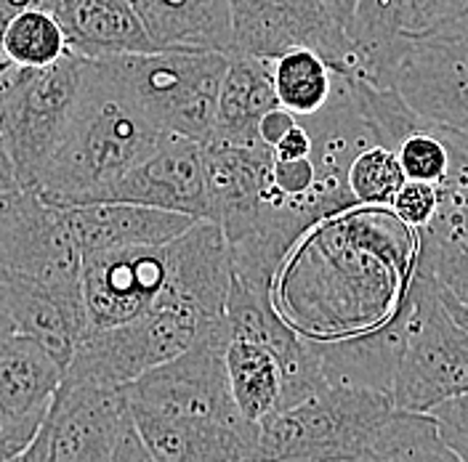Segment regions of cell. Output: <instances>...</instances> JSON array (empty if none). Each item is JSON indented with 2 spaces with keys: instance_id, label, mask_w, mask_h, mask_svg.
I'll use <instances>...</instances> for the list:
<instances>
[{
  "instance_id": "1",
  "label": "cell",
  "mask_w": 468,
  "mask_h": 462,
  "mask_svg": "<svg viewBox=\"0 0 468 462\" xmlns=\"http://www.w3.org/2000/svg\"><path fill=\"white\" fill-rule=\"evenodd\" d=\"M420 258V234L391 207H351L306 231L282 260L271 298L309 341L380 327L397 311Z\"/></svg>"
},
{
  "instance_id": "2",
  "label": "cell",
  "mask_w": 468,
  "mask_h": 462,
  "mask_svg": "<svg viewBox=\"0 0 468 462\" xmlns=\"http://www.w3.org/2000/svg\"><path fill=\"white\" fill-rule=\"evenodd\" d=\"M165 139L104 58H83L75 112L35 192L57 205L93 203Z\"/></svg>"
},
{
  "instance_id": "3",
  "label": "cell",
  "mask_w": 468,
  "mask_h": 462,
  "mask_svg": "<svg viewBox=\"0 0 468 462\" xmlns=\"http://www.w3.org/2000/svg\"><path fill=\"white\" fill-rule=\"evenodd\" d=\"M397 406L388 394L356 385H324L309 399L259 423L256 460L359 462L378 441Z\"/></svg>"
},
{
  "instance_id": "4",
  "label": "cell",
  "mask_w": 468,
  "mask_h": 462,
  "mask_svg": "<svg viewBox=\"0 0 468 462\" xmlns=\"http://www.w3.org/2000/svg\"><path fill=\"white\" fill-rule=\"evenodd\" d=\"M203 341L229 343L227 319H207L178 300L160 298L146 314L125 324L86 330L61 383L128 385Z\"/></svg>"
},
{
  "instance_id": "5",
  "label": "cell",
  "mask_w": 468,
  "mask_h": 462,
  "mask_svg": "<svg viewBox=\"0 0 468 462\" xmlns=\"http://www.w3.org/2000/svg\"><path fill=\"white\" fill-rule=\"evenodd\" d=\"M410 292L408 338L388 396L402 412L431 415L439 404L468 394V332L447 311L423 245Z\"/></svg>"
},
{
  "instance_id": "6",
  "label": "cell",
  "mask_w": 468,
  "mask_h": 462,
  "mask_svg": "<svg viewBox=\"0 0 468 462\" xmlns=\"http://www.w3.org/2000/svg\"><path fill=\"white\" fill-rule=\"evenodd\" d=\"M149 120L165 133L205 144L213 136L218 90L229 54L203 48H154L104 58Z\"/></svg>"
},
{
  "instance_id": "7",
  "label": "cell",
  "mask_w": 468,
  "mask_h": 462,
  "mask_svg": "<svg viewBox=\"0 0 468 462\" xmlns=\"http://www.w3.org/2000/svg\"><path fill=\"white\" fill-rule=\"evenodd\" d=\"M83 80V57L67 54L43 69H19L0 104V142L5 146L22 189L37 175L64 139Z\"/></svg>"
},
{
  "instance_id": "8",
  "label": "cell",
  "mask_w": 468,
  "mask_h": 462,
  "mask_svg": "<svg viewBox=\"0 0 468 462\" xmlns=\"http://www.w3.org/2000/svg\"><path fill=\"white\" fill-rule=\"evenodd\" d=\"M0 277L54 289H83V253L67 213L35 189L8 194L0 224Z\"/></svg>"
},
{
  "instance_id": "9",
  "label": "cell",
  "mask_w": 468,
  "mask_h": 462,
  "mask_svg": "<svg viewBox=\"0 0 468 462\" xmlns=\"http://www.w3.org/2000/svg\"><path fill=\"white\" fill-rule=\"evenodd\" d=\"M227 343L203 341L125 385L128 406L176 420L253 425L234 404L224 364Z\"/></svg>"
},
{
  "instance_id": "10",
  "label": "cell",
  "mask_w": 468,
  "mask_h": 462,
  "mask_svg": "<svg viewBox=\"0 0 468 462\" xmlns=\"http://www.w3.org/2000/svg\"><path fill=\"white\" fill-rule=\"evenodd\" d=\"M232 54L274 58L291 48H312L335 75H354L349 32L322 0H229Z\"/></svg>"
},
{
  "instance_id": "11",
  "label": "cell",
  "mask_w": 468,
  "mask_h": 462,
  "mask_svg": "<svg viewBox=\"0 0 468 462\" xmlns=\"http://www.w3.org/2000/svg\"><path fill=\"white\" fill-rule=\"evenodd\" d=\"M168 289V247L136 245L83 258L88 330H107L146 314Z\"/></svg>"
},
{
  "instance_id": "12",
  "label": "cell",
  "mask_w": 468,
  "mask_h": 462,
  "mask_svg": "<svg viewBox=\"0 0 468 462\" xmlns=\"http://www.w3.org/2000/svg\"><path fill=\"white\" fill-rule=\"evenodd\" d=\"M131 417L125 385L61 383L40 425L51 462H110Z\"/></svg>"
},
{
  "instance_id": "13",
  "label": "cell",
  "mask_w": 468,
  "mask_h": 462,
  "mask_svg": "<svg viewBox=\"0 0 468 462\" xmlns=\"http://www.w3.org/2000/svg\"><path fill=\"white\" fill-rule=\"evenodd\" d=\"M394 88L415 115L468 142V40L410 37Z\"/></svg>"
},
{
  "instance_id": "14",
  "label": "cell",
  "mask_w": 468,
  "mask_h": 462,
  "mask_svg": "<svg viewBox=\"0 0 468 462\" xmlns=\"http://www.w3.org/2000/svg\"><path fill=\"white\" fill-rule=\"evenodd\" d=\"M93 203H133L207 218L205 152L200 142L165 133L142 163L115 178Z\"/></svg>"
},
{
  "instance_id": "15",
  "label": "cell",
  "mask_w": 468,
  "mask_h": 462,
  "mask_svg": "<svg viewBox=\"0 0 468 462\" xmlns=\"http://www.w3.org/2000/svg\"><path fill=\"white\" fill-rule=\"evenodd\" d=\"M205 184L210 221H216L227 242H239L256 229L269 200L271 160L274 152L263 142L259 144H227L205 142Z\"/></svg>"
},
{
  "instance_id": "16",
  "label": "cell",
  "mask_w": 468,
  "mask_h": 462,
  "mask_svg": "<svg viewBox=\"0 0 468 462\" xmlns=\"http://www.w3.org/2000/svg\"><path fill=\"white\" fill-rule=\"evenodd\" d=\"M412 292H405L397 311L376 330L356 332L338 341H312L320 356L322 375L327 385H356L391 394L397 364L405 348L410 327Z\"/></svg>"
},
{
  "instance_id": "17",
  "label": "cell",
  "mask_w": 468,
  "mask_h": 462,
  "mask_svg": "<svg viewBox=\"0 0 468 462\" xmlns=\"http://www.w3.org/2000/svg\"><path fill=\"white\" fill-rule=\"evenodd\" d=\"M0 298L14 330L37 341L67 367L88 330L83 289H54L0 277Z\"/></svg>"
},
{
  "instance_id": "18",
  "label": "cell",
  "mask_w": 468,
  "mask_h": 462,
  "mask_svg": "<svg viewBox=\"0 0 468 462\" xmlns=\"http://www.w3.org/2000/svg\"><path fill=\"white\" fill-rule=\"evenodd\" d=\"M61 207L83 258L90 253L120 247L165 245L197 221L184 213L133 203H86Z\"/></svg>"
},
{
  "instance_id": "19",
  "label": "cell",
  "mask_w": 468,
  "mask_h": 462,
  "mask_svg": "<svg viewBox=\"0 0 468 462\" xmlns=\"http://www.w3.org/2000/svg\"><path fill=\"white\" fill-rule=\"evenodd\" d=\"M133 423L160 462H250L256 460L259 425H218L176 420L131 409Z\"/></svg>"
},
{
  "instance_id": "20",
  "label": "cell",
  "mask_w": 468,
  "mask_h": 462,
  "mask_svg": "<svg viewBox=\"0 0 468 462\" xmlns=\"http://www.w3.org/2000/svg\"><path fill=\"white\" fill-rule=\"evenodd\" d=\"M51 11L78 57L112 58L157 48L128 0H54Z\"/></svg>"
},
{
  "instance_id": "21",
  "label": "cell",
  "mask_w": 468,
  "mask_h": 462,
  "mask_svg": "<svg viewBox=\"0 0 468 462\" xmlns=\"http://www.w3.org/2000/svg\"><path fill=\"white\" fill-rule=\"evenodd\" d=\"M64 367L22 332L0 338V425L43 423Z\"/></svg>"
},
{
  "instance_id": "22",
  "label": "cell",
  "mask_w": 468,
  "mask_h": 462,
  "mask_svg": "<svg viewBox=\"0 0 468 462\" xmlns=\"http://www.w3.org/2000/svg\"><path fill=\"white\" fill-rule=\"evenodd\" d=\"M133 11L157 48L232 54L229 0H139Z\"/></svg>"
},
{
  "instance_id": "23",
  "label": "cell",
  "mask_w": 468,
  "mask_h": 462,
  "mask_svg": "<svg viewBox=\"0 0 468 462\" xmlns=\"http://www.w3.org/2000/svg\"><path fill=\"white\" fill-rule=\"evenodd\" d=\"M274 107H280V101L271 80V58L229 54L210 139L227 144H259V122Z\"/></svg>"
},
{
  "instance_id": "24",
  "label": "cell",
  "mask_w": 468,
  "mask_h": 462,
  "mask_svg": "<svg viewBox=\"0 0 468 462\" xmlns=\"http://www.w3.org/2000/svg\"><path fill=\"white\" fill-rule=\"evenodd\" d=\"M410 0H356L349 37L359 78L376 86H394L397 67L405 57L410 37L405 35Z\"/></svg>"
},
{
  "instance_id": "25",
  "label": "cell",
  "mask_w": 468,
  "mask_h": 462,
  "mask_svg": "<svg viewBox=\"0 0 468 462\" xmlns=\"http://www.w3.org/2000/svg\"><path fill=\"white\" fill-rule=\"evenodd\" d=\"M224 364L234 404L248 423L259 425L282 406V367L274 351L232 338L224 348Z\"/></svg>"
},
{
  "instance_id": "26",
  "label": "cell",
  "mask_w": 468,
  "mask_h": 462,
  "mask_svg": "<svg viewBox=\"0 0 468 462\" xmlns=\"http://www.w3.org/2000/svg\"><path fill=\"white\" fill-rule=\"evenodd\" d=\"M271 80L280 107L295 117L317 115L335 90V72L312 48H291L271 58Z\"/></svg>"
},
{
  "instance_id": "27",
  "label": "cell",
  "mask_w": 468,
  "mask_h": 462,
  "mask_svg": "<svg viewBox=\"0 0 468 462\" xmlns=\"http://www.w3.org/2000/svg\"><path fill=\"white\" fill-rule=\"evenodd\" d=\"M0 51L11 64L22 67V69H43L57 64L58 58H64L69 51L64 29L58 25L57 14L48 8H22L16 11L0 37Z\"/></svg>"
},
{
  "instance_id": "28",
  "label": "cell",
  "mask_w": 468,
  "mask_h": 462,
  "mask_svg": "<svg viewBox=\"0 0 468 462\" xmlns=\"http://www.w3.org/2000/svg\"><path fill=\"white\" fill-rule=\"evenodd\" d=\"M359 462H463L441 438L431 415L397 409Z\"/></svg>"
},
{
  "instance_id": "29",
  "label": "cell",
  "mask_w": 468,
  "mask_h": 462,
  "mask_svg": "<svg viewBox=\"0 0 468 462\" xmlns=\"http://www.w3.org/2000/svg\"><path fill=\"white\" fill-rule=\"evenodd\" d=\"M463 144V139L441 131L437 125L426 122L423 117L415 120L405 128V133L391 144L399 165L408 178L415 181H431L441 186L455 165V154Z\"/></svg>"
},
{
  "instance_id": "30",
  "label": "cell",
  "mask_w": 468,
  "mask_h": 462,
  "mask_svg": "<svg viewBox=\"0 0 468 462\" xmlns=\"http://www.w3.org/2000/svg\"><path fill=\"white\" fill-rule=\"evenodd\" d=\"M346 181L356 207H388L402 184L408 181V175L391 146L370 142L354 154Z\"/></svg>"
},
{
  "instance_id": "31",
  "label": "cell",
  "mask_w": 468,
  "mask_h": 462,
  "mask_svg": "<svg viewBox=\"0 0 468 462\" xmlns=\"http://www.w3.org/2000/svg\"><path fill=\"white\" fill-rule=\"evenodd\" d=\"M439 189H441V205H439L437 221L426 231L455 242L461 250L468 253V142L461 144L452 173Z\"/></svg>"
},
{
  "instance_id": "32",
  "label": "cell",
  "mask_w": 468,
  "mask_h": 462,
  "mask_svg": "<svg viewBox=\"0 0 468 462\" xmlns=\"http://www.w3.org/2000/svg\"><path fill=\"white\" fill-rule=\"evenodd\" d=\"M420 234V245H423V256L429 258L434 274H437L439 285L452 292L463 306H468V253L461 250L455 242L441 239L431 231H418Z\"/></svg>"
},
{
  "instance_id": "33",
  "label": "cell",
  "mask_w": 468,
  "mask_h": 462,
  "mask_svg": "<svg viewBox=\"0 0 468 462\" xmlns=\"http://www.w3.org/2000/svg\"><path fill=\"white\" fill-rule=\"evenodd\" d=\"M468 19V0H410L405 35L431 37Z\"/></svg>"
},
{
  "instance_id": "34",
  "label": "cell",
  "mask_w": 468,
  "mask_h": 462,
  "mask_svg": "<svg viewBox=\"0 0 468 462\" xmlns=\"http://www.w3.org/2000/svg\"><path fill=\"white\" fill-rule=\"evenodd\" d=\"M439 205H441V189L437 184L408 178L388 207L397 213L399 221L408 224L410 229L426 231L437 221Z\"/></svg>"
},
{
  "instance_id": "35",
  "label": "cell",
  "mask_w": 468,
  "mask_h": 462,
  "mask_svg": "<svg viewBox=\"0 0 468 462\" xmlns=\"http://www.w3.org/2000/svg\"><path fill=\"white\" fill-rule=\"evenodd\" d=\"M441 438L455 449V455L468 462V394L455 396L431 412Z\"/></svg>"
},
{
  "instance_id": "36",
  "label": "cell",
  "mask_w": 468,
  "mask_h": 462,
  "mask_svg": "<svg viewBox=\"0 0 468 462\" xmlns=\"http://www.w3.org/2000/svg\"><path fill=\"white\" fill-rule=\"evenodd\" d=\"M110 462H160L152 455V449L144 444V438H142L136 423H133V415L125 420Z\"/></svg>"
},
{
  "instance_id": "37",
  "label": "cell",
  "mask_w": 468,
  "mask_h": 462,
  "mask_svg": "<svg viewBox=\"0 0 468 462\" xmlns=\"http://www.w3.org/2000/svg\"><path fill=\"white\" fill-rule=\"evenodd\" d=\"M43 423H16V425H0V462H14L40 431Z\"/></svg>"
},
{
  "instance_id": "38",
  "label": "cell",
  "mask_w": 468,
  "mask_h": 462,
  "mask_svg": "<svg viewBox=\"0 0 468 462\" xmlns=\"http://www.w3.org/2000/svg\"><path fill=\"white\" fill-rule=\"evenodd\" d=\"M312 149H314V142H312V133H309V128L298 120L295 125H292L291 131L277 142V144L271 146V152H274V157H280V160H295V157H309L312 154Z\"/></svg>"
},
{
  "instance_id": "39",
  "label": "cell",
  "mask_w": 468,
  "mask_h": 462,
  "mask_svg": "<svg viewBox=\"0 0 468 462\" xmlns=\"http://www.w3.org/2000/svg\"><path fill=\"white\" fill-rule=\"evenodd\" d=\"M298 122V117L288 112L285 107H274L271 112H266L259 122V139H261L266 146H274L292 125Z\"/></svg>"
},
{
  "instance_id": "40",
  "label": "cell",
  "mask_w": 468,
  "mask_h": 462,
  "mask_svg": "<svg viewBox=\"0 0 468 462\" xmlns=\"http://www.w3.org/2000/svg\"><path fill=\"white\" fill-rule=\"evenodd\" d=\"M19 189H22V184H19L16 168H14V163H11L5 146L0 142V197L14 194V192H19Z\"/></svg>"
},
{
  "instance_id": "41",
  "label": "cell",
  "mask_w": 468,
  "mask_h": 462,
  "mask_svg": "<svg viewBox=\"0 0 468 462\" xmlns=\"http://www.w3.org/2000/svg\"><path fill=\"white\" fill-rule=\"evenodd\" d=\"M322 3L333 14V19L349 32L351 22H354V5H356V0H322Z\"/></svg>"
},
{
  "instance_id": "42",
  "label": "cell",
  "mask_w": 468,
  "mask_h": 462,
  "mask_svg": "<svg viewBox=\"0 0 468 462\" xmlns=\"http://www.w3.org/2000/svg\"><path fill=\"white\" fill-rule=\"evenodd\" d=\"M439 292H441V300H444V306H447V311L452 314V319L461 324V327H466L468 332V306H463L452 292H447V289L439 285Z\"/></svg>"
},
{
  "instance_id": "43",
  "label": "cell",
  "mask_w": 468,
  "mask_h": 462,
  "mask_svg": "<svg viewBox=\"0 0 468 462\" xmlns=\"http://www.w3.org/2000/svg\"><path fill=\"white\" fill-rule=\"evenodd\" d=\"M14 462H51L48 460V452H46V444H43V438H40V431L35 436V441H32L27 449H25Z\"/></svg>"
},
{
  "instance_id": "44",
  "label": "cell",
  "mask_w": 468,
  "mask_h": 462,
  "mask_svg": "<svg viewBox=\"0 0 468 462\" xmlns=\"http://www.w3.org/2000/svg\"><path fill=\"white\" fill-rule=\"evenodd\" d=\"M19 69H22V67L11 64L5 57H0V104H3V99H5V93H8L11 83L16 80Z\"/></svg>"
},
{
  "instance_id": "45",
  "label": "cell",
  "mask_w": 468,
  "mask_h": 462,
  "mask_svg": "<svg viewBox=\"0 0 468 462\" xmlns=\"http://www.w3.org/2000/svg\"><path fill=\"white\" fill-rule=\"evenodd\" d=\"M8 332H16V330H14V321L8 317V311H5V306H3V298H0V338L8 335Z\"/></svg>"
},
{
  "instance_id": "46",
  "label": "cell",
  "mask_w": 468,
  "mask_h": 462,
  "mask_svg": "<svg viewBox=\"0 0 468 462\" xmlns=\"http://www.w3.org/2000/svg\"><path fill=\"white\" fill-rule=\"evenodd\" d=\"M439 35H441V37H461V40H468V19L466 22H461V25H455V27L439 32Z\"/></svg>"
},
{
  "instance_id": "47",
  "label": "cell",
  "mask_w": 468,
  "mask_h": 462,
  "mask_svg": "<svg viewBox=\"0 0 468 462\" xmlns=\"http://www.w3.org/2000/svg\"><path fill=\"white\" fill-rule=\"evenodd\" d=\"M5 205H8V194L0 197V224H3V215H5Z\"/></svg>"
},
{
  "instance_id": "48",
  "label": "cell",
  "mask_w": 468,
  "mask_h": 462,
  "mask_svg": "<svg viewBox=\"0 0 468 462\" xmlns=\"http://www.w3.org/2000/svg\"><path fill=\"white\" fill-rule=\"evenodd\" d=\"M250 462H261V460H250ZM292 462H303V460H292Z\"/></svg>"
}]
</instances>
